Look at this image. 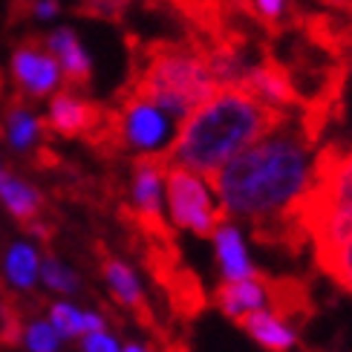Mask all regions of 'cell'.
Here are the masks:
<instances>
[{
    "instance_id": "6da1fadb",
    "label": "cell",
    "mask_w": 352,
    "mask_h": 352,
    "mask_svg": "<svg viewBox=\"0 0 352 352\" xmlns=\"http://www.w3.org/2000/svg\"><path fill=\"white\" fill-rule=\"evenodd\" d=\"M312 148L315 142L295 116L274 133L234 153L205 179L217 190L228 217L252 226V237L260 245L300 254L309 240L295 217V202L309 182Z\"/></svg>"
},
{
    "instance_id": "7a4b0ae2",
    "label": "cell",
    "mask_w": 352,
    "mask_h": 352,
    "mask_svg": "<svg viewBox=\"0 0 352 352\" xmlns=\"http://www.w3.org/2000/svg\"><path fill=\"white\" fill-rule=\"evenodd\" d=\"M292 119V110L269 104L243 84H217L211 96L179 122V133L165 151V159L208 176L234 153Z\"/></svg>"
},
{
    "instance_id": "3957f363",
    "label": "cell",
    "mask_w": 352,
    "mask_h": 352,
    "mask_svg": "<svg viewBox=\"0 0 352 352\" xmlns=\"http://www.w3.org/2000/svg\"><path fill=\"white\" fill-rule=\"evenodd\" d=\"M130 69L122 93L139 96L165 110L173 122H182L199 101L211 96L217 87L208 58L194 38H139L124 35Z\"/></svg>"
},
{
    "instance_id": "277c9868",
    "label": "cell",
    "mask_w": 352,
    "mask_h": 352,
    "mask_svg": "<svg viewBox=\"0 0 352 352\" xmlns=\"http://www.w3.org/2000/svg\"><path fill=\"white\" fill-rule=\"evenodd\" d=\"M295 217L312 248L352 231V144L329 142L318 151L309 182L295 202Z\"/></svg>"
},
{
    "instance_id": "5b68a950",
    "label": "cell",
    "mask_w": 352,
    "mask_h": 352,
    "mask_svg": "<svg viewBox=\"0 0 352 352\" xmlns=\"http://www.w3.org/2000/svg\"><path fill=\"white\" fill-rule=\"evenodd\" d=\"M165 188H168L170 219H173L176 228H188V231H194L197 237L208 240V237H214L219 223L231 219L223 205L217 208V205L211 202L202 179L185 165H170L168 162Z\"/></svg>"
},
{
    "instance_id": "8992f818",
    "label": "cell",
    "mask_w": 352,
    "mask_h": 352,
    "mask_svg": "<svg viewBox=\"0 0 352 352\" xmlns=\"http://www.w3.org/2000/svg\"><path fill=\"white\" fill-rule=\"evenodd\" d=\"M14 93L26 101L50 98L61 84V67H58L52 50L43 35H26L14 43L9 58Z\"/></svg>"
},
{
    "instance_id": "52a82bcc",
    "label": "cell",
    "mask_w": 352,
    "mask_h": 352,
    "mask_svg": "<svg viewBox=\"0 0 352 352\" xmlns=\"http://www.w3.org/2000/svg\"><path fill=\"white\" fill-rule=\"evenodd\" d=\"M93 252H96V260H98V274H101V280L107 283L116 306L133 318L142 329H148L153 335L162 332V329H159V320H156L153 306H151L148 295L142 292L139 277L133 274V269H130L124 260L116 257L101 240L93 243Z\"/></svg>"
},
{
    "instance_id": "ba28073f",
    "label": "cell",
    "mask_w": 352,
    "mask_h": 352,
    "mask_svg": "<svg viewBox=\"0 0 352 352\" xmlns=\"http://www.w3.org/2000/svg\"><path fill=\"white\" fill-rule=\"evenodd\" d=\"M0 202L6 205V211L18 219L32 237H38L47 245L52 243L55 226L50 217V202L32 182L14 176L12 170H0Z\"/></svg>"
},
{
    "instance_id": "9c48e42d",
    "label": "cell",
    "mask_w": 352,
    "mask_h": 352,
    "mask_svg": "<svg viewBox=\"0 0 352 352\" xmlns=\"http://www.w3.org/2000/svg\"><path fill=\"white\" fill-rule=\"evenodd\" d=\"M104 113H107V104H98V101L87 98L84 93L64 87V90H58L52 96L50 113L43 119H47L52 136L87 142L98 130V124L104 122Z\"/></svg>"
},
{
    "instance_id": "30bf717a",
    "label": "cell",
    "mask_w": 352,
    "mask_h": 352,
    "mask_svg": "<svg viewBox=\"0 0 352 352\" xmlns=\"http://www.w3.org/2000/svg\"><path fill=\"white\" fill-rule=\"evenodd\" d=\"M0 124H3V139L9 142V148L26 156L35 148H41V144L52 142V130L47 119L29 110V101L21 98L18 93L3 101V122Z\"/></svg>"
},
{
    "instance_id": "8fae6325",
    "label": "cell",
    "mask_w": 352,
    "mask_h": 352,
    "mask_svg": "<svg viewBox=\"0 0 352 352\" xmlns=\"http://www.w3.org/2000/svg\"><path fill=\"white\" fill-rule=\"evenodd\" d=\"M153 283L162 289V295L170 306V312L179 318V320H194L205 306L211 303L208 292H205L202 280L199 277L185 269L182 263H176V266H170L168 272H162L159 277H153Z\"/></svg>"
},
{
    "instance_id": "7c38bea8",
    "label": "cell",
    "mask_w": 352,
    "mask_h": 352,
    "mask_svg": "<svg viewBox=\"0 0 352 352\" xmlns=\"http://www.w3.org/2000/svg\"><path fill=\"white\" fill-rule=\"evenodd\" d=\"M47 47L52 50L58 67H61V81L67 90L87 93L93 84V64L87 58L78 35L69 26H58L47 35Z\"/></svg>"
},
{
    "instance_id": "4fadbf2b",
    "label": "cell",
    "mask_w": 352,
    "mask_h": 352,
    "mask_svg": "<svg viewBox=\"0 0 352 352\" xmlns=\"http://www.w3.org/2000/svg\"><path fill=\"white\" fill-rule=\"evenodd\" d=\"M263 286H266V303L280 320L303 324L306 318H312L315 303L306 280H300V277H269L263 272Z\"/></svg>"
},
{
    "instance_id": "5bb4252c",
    "label": "cell",
    "mask_w": 352,
    "mask_h": 352,
    "mask_svg": "<svg viewBox=\"0 0 352 352\" xmlns=\"http://www.w3.org/2000/svg\"><path fill=\"white\" fill-rule=\"evenodd\" d=\"M211 303L223 312L228 320L234 324H243V318L248 312L260 309L266 303V286H263V272H254L248 277H237V280H223L214 295H211Z\"/></svg>"
},
{
    "instance_id": "9a60e30c",
    "label": "cell",
    "mask_w": 352,
    "mask_h": 352,
    "mask_svg": "<svg viewBox=\"0 0 352 352\" xmlns=\"http://www.w3.org/2000/svg\"><path fill=\"white\" fill-rule=\"evenodd\" d=\"M240 14L266 32L269 41H280L298 26L300 6L295 0H240Z\"/></svg>"
},
{
    "instance_id": "2e32d148",
    "label": "cell",
    "mask_w": 352,
    "mask_h": 352,
    "mask_svg": "<svg viewBox=\"0 0 352 352\" xmlns=\"http://www.w3.org/2000/svg\"><path fill=\"white\" fill-rule=\"evenodd\" d=\"M240 327L266 352H289L292 344H295V329H292L286 320L277 318L274 312H266V309L248 312Z\"/></svg>"
},
{
    "instance_id": "e0dca14e",
    "label": "cell",
    "mask_w": 352,
    "mask_h": 352,
    "mask_svg": "<svg viewBox=\"0 0 352 352\" xmlns=\"http://www.w3.org/2000/svg\"><path fill=\"white\" fill-rule=\"evenodd\" d=\"M211 240L217 243V260H219V266H223L226 280H237V277L254 274L252 263H248V254H245V243L240 237V231L231 226V219L217 226Z\"/></svg>"
},
{
    "instance_id": "ac0fdd59",
    "label": "cell",
    "mask_w": 352,
    "mask_h": 352,
    "mask_svg": "<svg viewBox=\"0 0 352 352\" xmlns=\"http://www.w3.org/2000/svg\"><path fill=\"white\" fill-rule=\"evenodd\" d=\"M315 263L332 283L352 295V231L335 243L315 245Z\"/></svg>"
},
{
    "instance_id": "d6986e66",
    "label": "cell",
    "mask_w": 352,
    "mask_h": 352,
    "mask_svg": "<svg viewBox=\"0 0 352 352\" xmlns=\"http://www.w3.org/2000/svg\"><path fill=\"white\" fill-rule=\"evenodd\" d=\"M38 269H41V260L35 254V248L29 243H12L6 248V257H3V274H6V283L18 292H29L38 280Z\"/></svg>"
},
{
    "instance_id": "ffe728a7",
    "label": "cell",
    "mask_w": 352,
    "mask_h": 352,
    "mask_svg": "<svg viewBox=\"0 0 352 352\" xmlns=\"http://www.w3.org/2000/svg\"><path fill=\"white\" fill-rule=\"evenodd\" d=\"M136 0H78L76 14L81 18H93V21H107V23H122L124 12L133 6Z\"/></svg>"
},
{
    "instance_id": "44dd1931",
    "label": "cell",
    "mask_w": 352,
    "mask_h": 352,
    "mask_svg": "<svg viewBox=\"0 0 352 352\" xmlns=\"http://www.w3.org/2000/svg\"><path fill=\"white\" fill-rule=\"evenodd\" d=\"M23 346L29 352H58L61 335L55 332V327L50 320H38L35 315H29L26 329H23Z\"/></svg>"
},
{
    "instance_id": "7402d4cb",
    "label": "cell",
    "mask_w": 352,
    "mask_h": 352,
    "mask_svg": "<svg viewBox=\"0 0 352 352\" xmlns=\"http://www.w3.org/2000/svg\"><path fill=\"white\" fill-rule=\"evenodd\" d=\"M41 274H43V283H47L52 292H61V295H76V292H81L78 274H72L64 263L52 254H47L41 260Z\"/></svg>"
},
{
    "instance_id": "603a6c76",
    "label": "cell",
    "mask_w": 352,
    "mask_h": 352,
    "mask_svg": "<svg viewBox=\"0 0 352 352\" xmlns=\"http://www.w3.org/2000/svg\"><path fill=\"white\" fill-rule=\"evenodd\" d=\"M47 309H50L52 327H55L58 335H64V338H76V335L87 332L84 312L76 309V306H69V303H52V306H47Z\"/></svg>"
},
{
    "instance_id": "cb8c5ba5",
    "label": "cell",
    "mask_w": 352,
    "mask_h": 352,
    "mask_svg": "<svg viewBox=\"0 0 352 352\" xmlns=\"http://www.w3.org/2000/svg\"><path fill=\"white\" fill-rule=\"evenodd\" d=\"M81 349L84 352H119V341H116L113 335H107L104 329L101 332H87Z\"/></svg>"
},
{
    "instance_id": "d4e9b609",
    "label": "cell",
    "mask_w": 352,
    "mask_h": 352,
    "mask_svg": "<svg viewBox=\"0 0 352 352\" xmlns=\"http://www.w3.org/2000/svg\"><path fill=\"white\" fill-rule=\"evenodd\" d=\"M205 3H208L211 14H214V18H219V21H237V18H243L240 9H237L240 0H205Z\"/></svg>"
},
{
    "instance_id": "484cf974",
    "label": "cell",
    "mask_w": 352,
    "mask_h": 352,
    "mask_svg": "<svg viewBox=\"0 0 352 352\" xmlns=\"http://www.w3.org/2000/svg\"><path fill=\"white\" fill-rule=\"evenodd\" d=\"M32 0H9V26H18L26 21V9Z\"/></svg>"
},
{
    "instance_id": "4316f807",
    "label": "cell",
    "mask_w": 352,
    "mask_h": 352,
    "mask_svg": "<svg viewBox=\"0 0 352 352\" xmlns=\"http://www.w3.org/2000/svg\"><path fill=\"white\" fill-rule=\"evenodd\" d=\"M122 352H156V344H136V341H127Z\"/></svg>"
},
{
    "instance_id": "83f0119b",
    "label": "cell",
    "mask_w": 352,
    "mask_h": 352,
    "mask_svg": "<svg viewBox=\"0 0 352 352\" xmlns=\"http://www.w3.org/2000/svg\"><path fill=\"white\" fill-rule=\"evenodd\" d=\"M338 9L341 12H352V0H338Z\"/></svg>"
},
{
    "instance_id": "f1b7e54d",
    "label": "cell",
    "mask_w": 352,
    "mask_h": 352,
    "mask_svg": "<svg viewBox=\"0 0 352 352\" xmlns=\"http://www.w3.org/2000/svg\"><path fill=\"white\" fill-rule=\"evenodd\" d=\"M324 6H332V9H338V0H320Z\"/></svg>"
},
{
    "instance_id": "f546056e",
    "label": "cell",
    "mask_w": 352,
    "mask_h": 352,
    "mask_svg": "<svg viewBox=\"0 0 352 352\" xmlns=\"http://www.w3.org/2000/svg\"><path fill=\"white\" fill-rule=\"evenodd\" d=\"M0 170H3V168H0Z\"/></svg>"
}]
</instances>
